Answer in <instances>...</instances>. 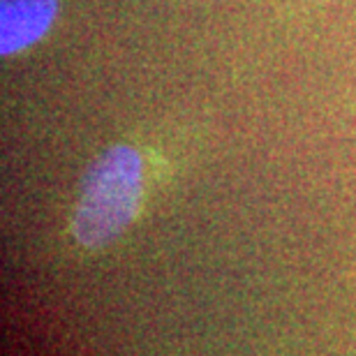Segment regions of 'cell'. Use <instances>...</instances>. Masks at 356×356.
Masks as SVG:
<instances>
[{"instance_id": "6da1fadb", "label": "cell", "mask_w": 356, "mask_h": 356, "mask_svg": "<svg viewBox=\"0 0 356 356\" xmlns=\"http://www.w3.org/2000/svg\"><path fill=\"white\" fill-rule=\"evenodd\" d=\"M144 195V162L132 146H111L88 167L74 211V238L104 248L132 225Z\"/></svg>"}, {"instance_id": "7a4b0ae2", "label": "cell", "mask_w": 356, "mask_h": 356, "mask_svg": "<svg viewBox=\"0 0 356 356\" xmlns=\"http://www.w3.org/2000/svg\"><path fill=\"white\" fill-rule=\"evenodd\" d=\"M58 0H0V54L12 56L38 42L54 24Z\"/></svg>"}]
</instances>
